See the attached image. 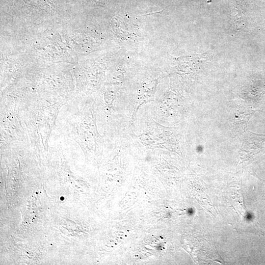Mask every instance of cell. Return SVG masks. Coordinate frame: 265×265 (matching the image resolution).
Listing matches in <instances>:
<instances>
[{
    "mask_svg": "<svg viewBox=\"0 0 265 265\" xmlns=\"http://www.w3.org/2000/svg\"><path fill=\"white\" fill-rule=\"evenodd\" d=\"M264 182H265V181H264Z\"/></svg>",
    "mask_w": 265,
    "mask_h": 265,
    "instance_id": "obj_1",
    "label": "cell"
}]
</instances>
